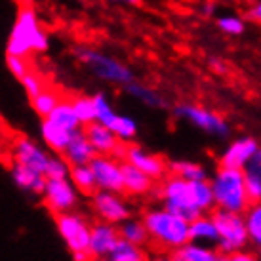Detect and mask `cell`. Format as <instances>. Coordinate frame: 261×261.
Returning <instances> with one entry per match:
<instances>
[{"label":"cell","mask_w":261,"mask_h":261,"mask_svg":"<svg viewBox=\"0 0 261 261\" xmlns=\"http://www.w3.org/2000/svg\"><path fill=\"white\" fill-rule=\"evenodd\" d=\"M56 227H58L59 237L63 239L65 246L71 252L88 250V239H90V227H92V223L82 214L74 210L58 214L56 216Z\"/></svg>","instance_id":"cell-8"},{"label":"cell","mask_w":261,"mask_h":261,"mask_svg":"<svg viewBox=\"0 0 261 261\" xmlns=\"http://www.w3.org/2000/svg\"><path fill=\"white\" fill-rule=\"evenodd\" d=\"M59 97L58 92H54V90H48V88H44L40 94H37L35 97H31V105H33V109L37 113L38 116H48L51 113V109L56 107L59 103Z\"/></svg>","instance_id":"cell-32"},{"label":"cell","mask_w":261,"mask_h":261,"mask_svg":"<svg viewBox=\"0 0 261 261\" xmlns=\"http://www.w3.org/2000/svg\"><path fill=\"white\" fill-rule=\"evenodd\" d=\"M50 48V37L40 25L37 10L31 4H23L15 15L14 27L8 37L6 54L29 59L33 54H44Z\"/></svg>","instance_id":"cell-2"},{"label":"cell","mask_w":261,"mask_h":261,"mask_svg":"<svg viewBox=\"0 0 261 261\" xmlns=\"http://www.w3.org/2000/svg\"><path fill=\"white\" fill-rule=\"evenodd\" d=\"M73 134L74 132L65 130V128L54 124L48 118H42V122H40V136H42L44 145L48 147V149H51L56 154H63V151H65L67 143H69V139H71Z\"/></svg>","instance_id":"cell-21"},{"label":"cell","mask_w":261,"mask_h":261,"mask_svg":"<svg viewBox=\"0 0 261 261\" xmlns=\"http://www.w3.org/2000/svg\"><path fill=\"white\" fill-rule=\"evenodd\" d=\"M99 124L107 126L122 143H132L134 139L138 138L139 126H138V122H136V118H132V116H128V115H120V113H116L115 109L111 111L109 115L105 116Z\"/></svg>","instance_id":"cell-19"},{"label":"cell","mask_w":261,"mask_h":261,"mask_svg":"<svg viewBox=\"0 0 261 261\" xmlns=\"http://www.w3.org/2000/svg\"><path fill=\"white\" fill-rule=\"evenodd\" d=\"M69 162L63 159V154L48 156L46 168H44V177L46 179H67L69 177Z\"/></svg>","instance_id":"cell-34"},{"label":"cell","mask_w":261,"mask_h":261,"mask_svg":"<svg viewBox=\"0 0 261 261\" xmlns=\"http://www.w3.org/2000/svg\"><path fill=\"white\" fill-rule=\"evenodd\" d=\"M231 261H259V259H257V255L252 254V252H246V250H239V252L231 254Z\"/></svg>","instance_id":"cell-38"},{"label":"cell","mask_w":261,"mask_h":261,"mask_svg":"<svg viewBox=\"0 0 261 261\" xmlns=\"http://www.w3.org/2000/svg\"><path fill=\"white\" fill-rule=\"evenodd\" d=\"M82 130L86 134L90 145L94 147L95 154H105V156H122L124 145L122 141L116 138L115 134L99 122H90L82 126Z\"/></svg>","instance_id":"cell-15"},{"label":"cell","mask_w":261,"mask_h":261,"mask_svg":"<svg viewBox=\"0 0 261 261\" xmlns=\"http://www.w3.org/2000/svg\"><path fill=\"white\" fill-rule=\"evenodd\" d=\"M124 90H126L134 99H138L139 103H143V105L151 107V109H160V107L166 105V99H164L154 88L145 86V84H141L138 80H132L130 84L124 86Z\"/></svg>","instance_id":"cell-25"},{"label":"cell","mask_w":261,"mask_h":261,"mask_svg":"<svg viewBox=\"0 0 261 261\" xmlns=\"http://www.w3.org/2000/svg\"><path fill=\"white\" fill-rule=\"evenodd\" d=\"M118 234H120V239L122 240H126V242H130V244L139 246V248L147 246V244L151 242L143 221H141V219L132 218V216L128 219H124L122 223L118 225Z\"/></svg>","instance_id":"cell-24"},{"label":"cell","mask_w":261,"mask_h":261,"mask_svg":"<svg viewBox=\"0 0 261 261\" xmlns=\"http://www.w3.org/2000/svg\"><path fill=\"white\" fill-rule=\"evenodd\" d=\"M95 179V187L111 193H122V172H120V160L115 156L95 154L92 162L88 164Z\"/></svg>","instance_id":"cell-11"},{"label":"cell","mask_w":261,"mask_h":261,"mask_svg":"<svg viewBox=\"0 0 261 261\" xmlns=\"http://www.w3.org/2000/svg\"><path fill=\"white\" fill-rule=\"evenodd\" d=\"M48 156L50 154L29 138H19L14 143V162L23 164V166L31 168V170H35V172L42 175L46 162H48Z\"/></svg>","instance_id":"cell-16"},{"label":"cell","mask_w":261,"mask_h":261,"mask_svg":"<svg viewBox=\"0 0 261 261\" xmlns=\"http://www.w3.org/2000/svg\"><path fill=\"white\" fill-rule=\"evenodd\" d=\"M12 177H14L15 185L23 191H29L33 195H42L44 185H46V177L42 174H38L31 168L23 166V164H17L14 162L12 166Z\"/></svg>","instance_id":"cell-23"},{"label":"cell","mask_w":261,"mask_h":261,"mask_svg":"<svg viewBox=\"0 0 261 261\" xmlns=\"http://www.w3.org/2000/svg\"><path fill=\"white\" fill-rule=\"evenodd\" d=\"M90 198H92V210L99 218V221L120 225L124 219H128L132 216V208L122 198V195H118V193L95 189L90 195Z\"/></svg>","instance_id":"cell-9"},{"label":"cell","mask_w":261,"mask_h":261,"mask_svg":"<svg viewBox=\"0 0 261 261\" xmlns=\"http://www.w3.org/2000/svg\"><path fill=\"white\" fill-rule=\"evenodd\" d=\"M69 181L73 183V187L82 193V195H92L95 189V179L94 174L88 164H80V166H71L69 168Z\"/></svg>","instance_id":"cell-28"},{"label":"cell","mask_w":261,"mask_h":261,"mask_svg":"<svg viewBox=\"0 0 261 261\" xmlns=\"http://www.w3.org/2000/svg\"><path fill=\"white\" fill-rule=\"evenodd\" d=\"M120 240L118 225H111L105 221H97L90 227V239H88V254L92 259L109 257L115 250L116 242Z\"/></svg>","instance_id":"cell-13"},{"label":"cell","mask_w":261,"mask_h":261,"mask_svg":"<svg viewBox=\"0 0 261 261\" xmlns=\"http://www.w3.org/2000/svg\"><path fill=\"white\" fill-rule=\"evenodd\" d=\"M218 29L227 35V37H242L246 33V21L242 15L237 14H225L218 15Z\"/></svg>","instance_id":"cell-30"},{"label":"cell","mask_w":261,"mask_h":261,"mask_svg":"<svg viewBox=\"0 0 261 261\" xmlns=\"http://www.w3.org/2000/svg\"><path fill=\"white\" fill-rule=\"evenodd\" d=\"M44 118H48L54 124H58V126H61V128H65L69 132H76L82 128L76 115H74L71 99H59V103L51 109L50 115L44 116Z\"/></svg>","instance_id":"cell-26"},{"label":"cell","mask_w":261,"mask_h":261,"mask_svg":"<svg viewBox=\"0 0 261 261\" xmlns=\"http://www.w3.org/2000/svg\"><path fill=\"white\" fill-rule=\"evenodd\" d=\"M168 172L172 175L189 179V181H204L208 179V172L204 170V166L196 164L193 160H174L168 164Z\"/></svg>","instance_id":"cell-27"},{"label":"cell","mask_w":261,"mask_h":261,"mask_svg":"<svg viewBox=\"0 0 261 261\" xmlns=\"http://www.w3.org/2000/svg\"><path fill=\"white\" fill-rule=\"evenodd\" d=\"M109 257H113L115 261H149L145 252H143V248L134 246V244L126 242L122 239L116 242L115 250L111 252Z\"/></svg>","instance_id":"cell-31"},{"label":"cell","mask_w":261,"mask_h":261,"mask_svg":"<svg viewBox=\"0 0 261 261\" xmlns=\"http://www.w3.org/2000/svg\"><path fill=\"white\" fill-rule=\"evenodd\" d=\"M216 261H231V255H223V254H218V259Z\"/></svg>","instance_id":"cell-44"},{"label":"cell","mask_w":261,"mask_h":261,"mask_svg":"<svg viewBox=\"0 0 261 261\" xmlns=\"http://www.w3.org/2000/svg\"><path fill=\"white\" fill-rule=\"evenodd\" d=\"M210 181L212 195L216 208L234 214H244L250 206V200L244 189V172L237 168L219 166V170L214 174Z\"/></svg>","instance_id":"cell-4"},{"label":"cell","mask_w":261,"mask_h":261,"mask_svg":"<svg viewBox=\"0 0 261 261\" xmlns=\"http://www.w3.org/2000/svg\"><path fill=\"white\" fill-rule=\"evenodd\" d=\"M73 259L74 261H92L88 250H79V252H73Z\"/></svg>","instance_id":"cell-40"},{"label":"cell","mask_w":261,"mask_h":261,"mask_svg":"<svg viewBox=\"0 0 261 261\" xmlns=\"http://www.w3.org/2000/svg\"><path fill=\"white\" fill-rule=\"evenodd\" d=\"M122 160L132 164V166H136L138 170H141L143 174L151 177L152 181H160L168 174V164L164 162V159L159 156V154H154V152L145 151L143 147L139 145L124 147Z\"/></svg>","instance_id":"cell-12"},{"label":"cell","mask_w":261,"mask_h":261,"mask_svg":"<svg viewBox=\"0 0 261 261\" xmlns=\"http://www.w3.org/2000/svg\"><path fill=\"white\" fill-rule=\"evenodd\" d=\"M141 221L145 225L149 240L156 246L174 250L189 242V221L174 212L166 210L164 206L145 210Z\"/></svg>","instance_id":"cell-3"},{"label":"cell","mask_w":261,"mask_h":261,"mask_svg":"<svg viewBox=\"0 0 261 261\" xmlns=\"http://www.w3.org/2000/svg\"><path fill=\"white\" fill-rule=\"evenodd\" d=\"M172 261H216L218 250L214 246H204L196 242H185L183 246L170 250Z\"/></svg>","instance_id":"cell-22"},{"label":"cell","mask_w":261,"mask_h":261,"mask_svg":"<svg viewBox=\"0 0 261 261\" xmlns=\"http://www.w3.org/2000/svg\"><path fill=\"white\" fill-rule=\"evenodd\" d=\"M109 2L122 4V6H138V4H139V0H109Z\"/></svg>","instance_id":"cell-42"},{"label":"cell","mask_w":261,"mask_h":261,"mask_svg":"<svg viewBox=\"0 0 261 261\" xmlns=\"http://www.w3.org/2000/svg\"><path fill=\"white\" fill-rule=\"evenodd\" d=\"M73 111L76 118H79L80 126H86L90 122H95V109L94 101H92V95H76L71 99Z\"/></svg>","instance_id":"cell-33"},{"label":"cell","mask_w":261,"mask_h":261,"mask_svg":"<svg viewBox=\"0 0 261 261\" xmlns=\"http://www.w3.org/2000/svg\"><path fill=\"white\" fill-rule=\"evenodd\" d=\"M202 14L206 15V17L216 15V4H214V2H206V4L202 6Z\"/></svg>","instance_id":"cell-41"},{"label":"cell","mask_w":261,"mask_h":261,"mask_svg":"<svg viewBox=\"0 0 261 261\" xmlns=\"http://www.w3.org/2000/svg\"><path fill=\"white\" fill-rule=\"evenodd\" d=\"M21 86H23V90L27 92V95H29V97H35V95L40 94L44 88H46V86H44L42 79H40L37 73H33V71H29V73L21 79Z\"/></svg>","instance_id":"cell-35"},{"label":"cell","mask_w":261,"mask_h":261,"mask_svg":"<svg viewBox=\"0 0 261 261\" xmlns=\"http://www.w3.org/2000/svg\"><path fill=\"white\" fill-rule=\"evenodd\" d=\"M210 218L214 219V225L218 229V242H216L218 254L231 255L239 250H246L250 240H248L242 214L214 208L210 212Z\"/></svg>","instance_id":"cell-6"},{"label":"cell","mask_w":261,"mask_h":261,"mask_svg":"<svg viewBox=\"0 0 261 261\" xmlns=\"http://www.w3.org/2000/svg\"><path fill=\"white\" fill-rule=\"evenodd\" d=\"M149 261H172L170 259V254H159V255H154L152 259H149Z\"/></svg>","instance_id":"cell-43"},{"label":"cell","mask_w":261,"mask_h":261,"mask_svg":"<svg viewBox=\"0 0 261 261\" xmlns=\"http://www.w3.org/2000/svg\"><path fill=\"white\" fill-rule=\"evenodd\" d=\"M259 152V143L252 136H242L231 141L219 156V166L244 170L246 164Z\"/></svg>","instance_id":"cell-14"},{"label":"cell","mask_w":261,"mask_h":261,"mask_svg":"<svg viewBox=\"0 0 261 261\" xmlns=\"http://www.w3.org/2000/svg\"><path fill=\"white\" fill-rule=\"evenodd\" d=\"M120 172H122V193L130 196H145L152 191L154 181L136 166L120 160Z\"/></svg>","instance_id":"cell-17"},{"label":"cell","mask_w":261,"mask_h":261,"mask_svg":"<svg viewBox=\"0 0 261 261\" xmlns=\"http://www.w3.org/2000/svg\"><path fill=\"white\" fill-rule=\"evenodd\" d=\"M94 156H95L94 147L90 145L86 134L80 128L69 139L65 151H63V159L69 162V166H80V164H90Z\"/></svg>","instance_id":"cell-18"},{"label":"cell","mask_w":261,"mask_h":261,"mask_svg":"<svg viewBox=\"0 0 261 261\" xmlns=\"http://www.w3.org/2000/svg\"><path fill=\"white\" fill-rule=\"evenodd\" d=\"M74 56L79 61L86 67L90 73L97 76L103 82H109L115 86H126L132 80H136V74L130 67L122 63L120 59H116L111 54L97 50V48H90V46H79L74 50Z\"/></svg>","instance_id":"cell-5"},{"label":"cell","mask_w":261,"mask_h":261,"mask_svg":"<svg viewBox=\"0 0 261 261\" xmlns=\"http://www.w3.org/2000/svg\"><path fill=\"white\" fill-rule=\"evenodd\" d=\"M94 261H115L113 257H99V259H94Z\"/></svg>","instance_id":"cell-45"},{"label":"cell","mask_w":261,"mask_h":261,"mask_svg":"<svg viewBox=\"0 0 261 261\" xmlns=\"http://www.w3.org/2000/svg\"><path fill=\"white\" fill-rule=\"evenodd\" d=\"M160 181L162 183L159 189V196L162 200V206L187 221H193L200 214H210L216 208L208 179L189 181L170 174L168 177H162Z\"/></svg>","instance_id":"cell-1"},{"label":"cell","mask_w":261,"mask_h":261,"mask_svg":"<svg viewBox=\"0 0 261 261\" xmlns=\"http://www.w3.org/2000/svg\"><path fill=\"white\" fill-rule=\"evenodd\" d=\"M210 65H212V69H214V71H216L218 74H223L225 71H227V65H225V63L219 58H212L210 59Z\"/></svg>","instance_id":"cell-39"},{"label":"cell","mask_w":261,"mask_h":261,"mask_svg":"<svg viewBox=\"0 0 261 261\" xmlns=\"http://www.w3.org/2000/svg\"><path fill=\"white\" fill-rule=\"evenodd\" d=\"M6 65H8V71L14 74L17 80H21L25 74L29 73V61L25 58H17V56H8L6 58Z\"/></svg>","instance_id":"cell-36"},{"label":"cell","mask_w":261,"mask_h":261,"mask_svg":"<svg viewBox=\"0 0 261 261\" xmlns=\"http://www.w3.org/2000/svg\"><path fill=\"white\" fill-rule=\"evenodd\" d=\"M46 208L58 216L63 212H71L79 204V191L73 187V183L67 179H46L42 195Z\"/></svg>","instance_id":"cell-10"},{"label":"cell","mask_w":261,"mask_h":261,"mask_svg":"<svg viewBox=\"0 0 261 261\" xmlns=\"http://www.w3.org/2000/svg\"><path fill=\"white\" fill-rule=\"evenodd\" d=\"M244 21H250V23H259L261 21V4L259 2H254V4H250L246 10V14H244Z\"/></svg>","instance_id":"cell-37"},{"label":"cell","mask_w":261,"mask_h":261,"mask_svg":"<svg viewBox=\"0 0 261 261\" xmlns=\"http://www.w3.org/2000/svg\"><path fill=\"white\" fill-rule=\"evenodd\" d=\"M189 242H196V244H204V246H216L218 229H216L210 214H200L198 218L189 221Z\"/></svg>","instance_id":"cell-20"},{"label":"cell","mask_w":261,"mask_h":261,"mask_svg":"<svg viewBox=\"0 0 261 261\" xmlns=\"http://www.w3.org/2000/svg\"><path fill=\"white\" fill-rule=\"evenodd\" d=\"M242 218H244V227H246L250 244L259 246L261 244V206H259V202L250 204L248 210L242 214Z\"/></svg>","instance_id":"cell-29"},{"label":"cell","mask_w":261,"mask_h":261,"mask_svg":"<svg viewBox=\"0 0 261 261\" xmlns=\"http://www.w3.org/2000/svg\"><path fill=\"white\" fill-rule=\"evenodd\" d=\"M174 115L175 118L195 126V128L202 130L208 136L227 138L231 134V126L219 113L206 109V107H200V105H195V103H179V105H175Z\"/></svg>","instance_id":"cell-7"}]
</instances>
